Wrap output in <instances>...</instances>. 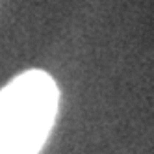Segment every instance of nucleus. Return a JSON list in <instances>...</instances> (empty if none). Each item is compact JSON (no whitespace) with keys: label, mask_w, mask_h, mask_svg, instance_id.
Wrapping results in <instances>:
<instances>
[{"label":"nucleus","mask_w":154,"mask_h":154,"mask_svg":"<svg viewBox=\"0 0 154 154\" xmlns=\"http://www.w3.org/2000/svg\"><path fill=\"white\" fill-rule=\"evenodd\" d=\"M60 109V87L41 69L17 74L0 89V154H39Z\"/></svg>","instance_id":"f257e3e1"}]
</instances>
